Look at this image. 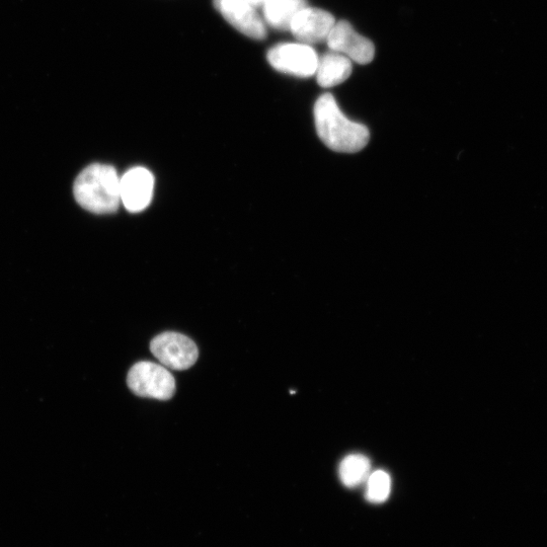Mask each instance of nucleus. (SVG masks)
I'll use <instances>...</instances> for the list:
<instances>
[{
  "label": "nucleus",
  "mask_w": 547,
  "mask_h": 547,
  "mask_svg": "<svg viewBox=\"0 0 547 547\" xmlns=\"http://www.w3.org/2000/svg\"><path fill=\"white\" fill-rule=\"evenodd\" d=\"M314 114L318 135L330 149L356 153L367 146L370 140L369 129L348 119L333 95L321 96L315 105Z\"/></svg>",
  "instance_id": "f257e3e1"
},
{
  "label": "nucleus",
  "mask_w": 547,
  "mask_h": 547,
  "mask_svg": "<svg viewBox=\"0 0 547 547\" xmlns=\"http://www.w3.org/2000/svg\"><path fill=\"white\" fill-rule=\"evenodd\" d=\"M120 180L113 167L92 165L75 180L73 187L75 200L90 212L114 213L121 203Z\"/></svg>",
  "instance_id": "f03ea898"
},
{
  "label": "nucleus",
  "mask_w": 547,
  "mask_h": 547,
  "mask_svg": "<svg viewBox=\"0 0 547 547\" xmlns=\"http://www.w3.org/2000/svg\"><path fill=\"white\" fill-rule=\"evenodd\" d=\"M127 384L134 395L159 401L171 400L177 389L175 377L167 368L146 361L130 369Z\"/></svg>",
  "instance_id": "7ed1b4c3"
},
{
  "label": "nucleus",
  "mask_w": 547,
  "mask_h": 547,
  "mask_svg": "<svg viewBox=\"0 0 547 547\" xmlns=\"http://www.w3.org/2000/svg\"><path fill=\"white\" fill-rule=\"evenodd\" d=\"M268 61L280 72L305 78L316 74L319 56L310 45L284 43L268 52Z\"/></svg>",
  "instance_id": "20e7f679"
},
{
  "label": "nucleus",
  "mask_w": 547,
  "mask_h": 547,
  "mask_svg": "<svg viewBox=\"0 0 547 547\" xmlns=\"http://www.w3.org/2000/svg\"><path fill=\"white\" fill-rule=\"evenodd\" d=\"M150 351L166 367L183 371L191 368L198 360L196 344L179 333H164L150 343Z\"/></svg>",
  "instance_id": "39448f33"
},
{
  "label": "nucleus",
  "mask_w": 547,
  "mask_h": 547,
  "mask_svg": "<svg viewBox=\"0 0 547 547\" xmlns=\"http://www.w3.org/2000/svg\"><path fill=\"white\" fill-rule=\"evenodd\" d=\"M215 9L233 28L255 40L267 36V28L259 10L244 0H213Z\"/></svg>",
  "instance_id": "423d86ee"
},
{
  "label": "nucleus",
  "mask_w": 547,
  "mask_h": 547,
  "mask_svg": "<svg viewBox=\"0 0 547 547\" xmlns=\"http://www.w3.org/2000/svg\"><path fill=\"white\" fill-rule=\"evenodd\" d=\"M327 43L332 51L345 55L359 64H368L374 59V44L358 34L346 21L336 22Z\"/></svg>",
  "instance_id": "0eeeda50"
},
{
  "label": "nucleus",
  "mask_w": 547,
  "mask_h": 547,
  "mask_svg": "<svg viewBox=\"0 0 547 547\" xmlns=\"http://www.w3.org/2000/svg\"><path fill=\"white\" fill-rule=\"evenodd\" d=\"M335 24L330 13L306 7L294 18L289 31L300 43L318 44L328 40Z\"/></svg>",
  "instance_id": "6e6552de"
},
{
  "label": "nucleus",
  "mask_w": 547,
  "mask_h": 547,
  "mask_svg": "<svg viewBox=\"0 0 547 547\" xmlns=\"http://www.w3.org/2000/svg\"><path fill=\"white\" fill-rule=\"evenodd\" d=\"M153 190V175L145 168H133L120 180L121 203L130 212H140L149 206Z\"/></svg>",
  "instance_id": "1a4fd4ad"
},
{
  "label": "nucleus",
  "mask_w": 547,
  "mask_h": 547,
  "mask_svg": "<svg viewBox=\"0 0 547 547\" xmlns=\"http://www.w3.org/2000/svg\"><path fill=\"white\" fill-rule=\"evenodd\" d=\"M353 70L352 60L338 52L331 51L319 57L317 68L318 84L330 89L346 82Z\"/></svg>",
  "instance_id": "9d476101"
},
{
  "label": "nucleus",
  "mask_w": 547,
  "mask_h": 547,
  "mask_svg": "<svg viewBox=\"0 0 547 547\" xmlns=\"http://www.w3.org/2000/svg\"><path fill=\"white\" fill-rule=\"evenodd\" d=\"M306 7V0H264L263 19L276 30L289 31L294 18Z\"/></svg>",
  "instance_id": "9b49d317"
},
{
  "label": "nucleus",
  "mask_w": 547,
  "mask_h": 547,
  "mask_svg": "<svg viewBox=\"0 0 547 547\" xmlns=\"http://www.w3.org/2000/svg\"><path fill=\"white\" fill-rule=\"evenodd\" d=\"M371 473L370 459L359 453L347 455L339 467L340 480L345 487L350 489L365 484Z\"/></svg>",
  "instance_id": "f8f14e48"
},
{
  "label": "nucleus",
  "mask_w": 547,
  "mask_h": 547,
  "mask_svg": "<svg viewBox=\"0 0 547 547\" xmlns=\"http://www.w3.org/2000/svg\"><path fill=\"white\" fill-rule=\"evenodd\" d=\"M365 484L366 499L373 504L384 503L392 492V478L384 471L371 473Z\"/></svg>",
  "instance_id": "ddd939ff"
},
{
  "label": "nucleus",
  "mask_w": 547,
  "mask_h": 547,
  "mask_svg": "<svg viewBox=\"0 0 547 547\" xmlns=\"http://www.w3.org/2000/svg\"><path fill=\"white\" fill-rule=\"evenodd\" d=\"M244 2L250 4L258 10L262 9V6L264 4V0H244Z\"/></svg>",
  "instance_id": "4468645a"
}]
</instances>
